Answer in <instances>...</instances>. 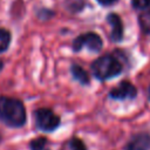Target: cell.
I'll use <instances>...</instances> for the list:
<instances>
[{
	"mask_svg": "<svg viewBox=\"0 0 150 150\" xmlns=\"http://www.w3.org/2000/svg\"><path fill=\"white\" fill-rule=\"evenodd\" d=\"M0 122L19 128L26 123V109L21 101L7 96H0Z\"/></svg>",
	"mask_w": 150,
	"mask_h": 150,
	"instance_id": "1",
	"label": "cell"
},
{
	"mask_svg": "<svg viewBox=\"0 0 150 150\" xmlns=\"http://www.w3.org/2000/svg\"><path fill=\"white\" fill-rule=\"evenodd\" d=\"M93 74L96 79L104 81L121 74L122 64L112 55H103L96 59L91 64Z\"/></svg>",
	"mask_w": 150,
	"mask_h": 150,
	"instance_id": "2",
	"label": "cell"
},
{
	"mask_svg": "<svg viewBox=\"0 0 150 150\" xmlns=\"http://www.w3.org/2000/svg\"><path fill=\"white\" fill-rule=\"evenodd\" d=\"M35 122L39 129L43 131H52L60 124V118L53 110L47 108H40L35 111Z\"/></svg>",
	"mask_w": 150,
	"mask_h": 150,
	"instance_id": "3",
	"label": "cell"
},
{
	"mask_svg": "<svg viewBox=\"0 0 150 150\" xmlns=\"http://www.w3.org/2000/svg\"><path fill=\"white\" fill-rule=\"evenodd\" d=\"M87 47L91 52H100L102 48V39L95 33H87L76 38L73 42L74 52H80L82 48Z\"/></svg>",
	"mask_w": 150,
	"mask_h": 150,
	"instance_id": "4",
	"label": "cell"
},
{
	"mask_svg": "<svg viewBox=\"0 0 150 150\" xmlns=\"http://www.w3.org/2000/svg\"><path fill=\"white\" fill-rule=\"evenodd\" d=\"M136 95H137V89L130 82H127V81L121 82L117 87H115L109 93V96L115 100H125V98L131 100V98H135Z\"/></svg>",
	"mask_w": 150,
	"mask_h": 150,
	"instance_id": "5",
	"label": "cell"
},
{
	"mask_svg": "<svg viewBox=\"0 0 150 150\" xmlns=\"http://www.w3.org/2000/svg\"><path fill=\"white\" fill-rule=\"evenodd\" d=\"M125 150H150V136L148 134L135 135L127 143Z\"/></svg>",
	"mask_w": 150,
	"mask_h": 150,
	"instance_id": "6",
	"label": "cell"
},
{
	"mask_svg": "<svg viewBox=\"0 0 150 150\" xmlns=\"http://www.w3.org/2000/svg\"><path fill=\"white\" fill-rule=\"evenodd\" d=\"M107 21L111 26V40L115 42L121 41L123 38V25L121 18L115 13H110L107 16Z\"/></svg>",
	"mask_w": 150,
	"mask_h": 150,
	"instance_id": "7",
	"label": "cell"
},
{
	"mask_svg": "<svg viewBox=\"0 0 150 150\" xmlns=\"http://www.w3.org/2000/svg\"><path fill=\"white\" fill-rule=\"evenodd\" d=\"M71 74L80 83H82V84L89 83V75L82 67H80L77 64H73L71 66Z\"/></svg>",
	"mask_w": 150,
	"mask_h": 150,
	"instance_id": "8",
	"label": "cell"
},
{
	"mask_svg": "<svg viewBox=\"0 0 150 150\" xmlns=\"http://www.w3.org/2000/svg\"><path fill=\"white\" fill-rule=\"evenodd\" d=\"M11 42V34L7 29L0 28V53L5 52Z\"/></svg>",
	"mask_w": 150,
	"mask_h": 150,
	"instance_id": "9",
	"label": "cell"
},
{
	"mask_svg": "<svg viewBox=\"0 0 150 150\" xmlns=\"http://www.w3.org/2000/svg\"><path fill=\"white\" fill-rule=\"evenodd\" d=\"M139 25L144 33L150 34V9L139 15Z\"/></svg>",
	"mask_w": 150,
	"mask_h": 150,
	"instance_id": "10",
	"label": "cell"
},
{
	"mask_svg": "<svg viewBox=\"0 0 150 150\" xmlns=\"http://www.w3.org/2000/svg\"><path fill=\"white\" fill-rule=\"evenodd\" d=\"M30 150H47V139L45 137H40L32 141Z\"/></svg>",
	"mask_w": 150,
	"mask_h": 150,
	"instance_id": "11",
	"label": "cell"
},
{
	"mask_svg": "<svg viewBox=\"0 0 150 150\" xmlns=\"http://www.w3.org/2000/svg\"><path fill=\"white\" fill-rule=\"evenodd\" d=\"M69 148H70V150H86L83 142L79 138H73L69 142Z\"/></svg>",
	"mask_w": 150,
	"mask_h": 150,
	"instance_id": "12",
	"label": "cell"
},
{
	"mask_svg": "<svg viewBox=\"0 0 150 150\" xmlns=\"http://www.w3.org/2000/svg\"><path fill=\"white\" fill-rule=\"evenodd\" d=\"M134 8L137 9H145L150 7V0H131Z\"/></svg>",
	"mask_w": 150,
	"mask_h": 150,
	"instance_id": "13",
	"label": "cell"
},
{
	"mask_svg": "<svg viewBox=\"0 0 150 150\" xmlns=\"http://www.w3.org/2000/svg\"><path fill=\"white\" fill-rule=\"evenodd\" d=\"M101 5H103V6H108V5H111V4H114L116 0H97Z\"/></svg>",
	"mask_w": 150,
	"mask_h": 150,
	"instance_id": "14",
	"label": "cell"
},
{
	"mask_svg": "<svg viewBox=\"0 0 150 150\" xmlns=\"http://www.w3.org/2000/svg\"><path fill=\"white\" fill-rule=\"evenodd\" d=\"M1 68H2V62L0 61V70H1Z\"/></svg>",
	"mask_w": 150,
	"mask_h": 150,
	"instance_id": "15",
	"label": "cell"
},
{
	"mask_svg": "<svg viewBox=\"0 0 150 150\" xmlns=\"http://www.w3.org/2000/svg\"><path fill=\"white\" fill-rule=\"evenodd\" d=\"M149 95H150V89H149Z\"/></svg>",
	"mask_w": 150,
	"mask_h": 150,
	"instance_id": "16",
	"label": "cell"
}]
</instances>
